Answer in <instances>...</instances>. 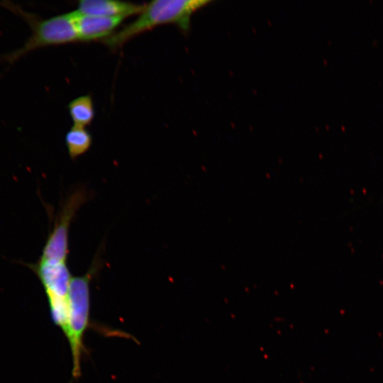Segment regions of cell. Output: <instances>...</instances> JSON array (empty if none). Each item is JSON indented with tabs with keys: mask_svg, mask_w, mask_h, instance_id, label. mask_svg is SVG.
<instances>
[{
	"mask_svg": "<svg viewBox=\"0 0 383 383\" xmlns=\"http://www.w3.org/2000/svg\"><path fill=\"white\" fill-rule=\"evenodd\" d=\"M0 6L21 18L30 30L21 47L0 55V62L13 65L35 50L79 41L73 12L43 18L10 1H0Z\"/></svg>",
	"mask_w": 383,
	"mask_h": 383,
	"instance_id": "1",
	"label": "cell"
},
{
	"mask_svg": "<svg viewBox=\"0 0 383 383\" xmlns=\"http://www.w3.org/2000/svg\"><path fill=\"white\" fill-rule=\"evenodd\" d=\"M211 2L209 0H155L145 5L133 22L103 40L111 50H117L132 38L154 28L174 24L183 32L190 28L194 12Z\"/></svg>",
	"mask_w": 383,
	"mask_h": 383,
	"instance_id": "2",
	"label": "cell"
},
{
	"mask_svg": "<svg viewBox=\"0 0 383 383\" xmlns=\"http://www.w3.org/2000/svg\"><path fill=\"white\" fill-rule=\"evenodd\" d=\"M103 265L99 255H96L88 271L81 276L73 277L68 294L67 323L65 335L69 343L73 378L81 376L82 359L86 353L84 335L90 326L91 294L92 279Z\"/></svg>",
	"mask_w": 383,
	"mask_h": 383,
	"instance_id": "3",
	"label": "cell"
},
{
	"mask_svg": "<svg viewBox=\"0 0 383 383\" xmlns=\"http://www.w3.org/2000/svg\"><path fill=\"white\" fill-rule=\"evenodd\" d=\"M67 261L40 255L35 263L28 265L42 284L53 323L64 334L67 329L68 294L72 278Z\"/></svg>",
	"mask_w": 383,
	"mask_h": 383,
	"instance_id": "4",
	"label": "cell"
},
{
	"mask_svg": "<svg viewBox=\"0 0 383 383\" xmlns=\"http://www.w3.org/2000/svg\"><path fill=\"white\" fill-rule=\"evenodd\" d=\"M74 21L78 40L91 42L104 40L116 33L126 19L123 17H105L84 15L74 11Z\"/></svg>",
	"mask_w": 383,
	"mask_h": 383,
	"instance_id": "5",
	"label": "cell"
},
{
	"mask_svg": "<svg viewBox=\"0 0 383 383\" xmlns=\"http://www.w3.org/2000/svg\"><path fill=\"white\" fill-rule=\"evenodd\" d=\"M145 5L117 0H81L76 11L84 15L126 18L139 15Z\"/></svg>",
	"mask_w": 383,
	"mask_h": 383,
	"instance_id": "6",
	"label": "cell"
},
{
	"mask_svg": "<svg viewBox=\"0 0 383 383\" xmlns=\"http://www.w3.org/2000/svg\"><path fill=\"white\" fill-rule=\"evenodd\" d=\"M68 111L74 126L85 128L94 118L95 109L90 95H83L72 100Z\"/></svg>",
	"mask_w": 383,
	"mask_h": 383,
	"instance_id": "7",
	"label": "cell"
},
{
	"mask_svg": "<svg viewBox=\"0 0 383 383\" xmlns=\"http://www.w3.org/2000/svg\"><path fill=\"white\" fill-rule=\"evenodd\" d=\"M92 143V137L85 128L73 126L65 135V145L71 159L87 152Z\"/></svg>",
	"mask_w": 383,
	"mask_h": 383,
	"instance_id": "8",
	"label": "cell"
}]
</instances>
